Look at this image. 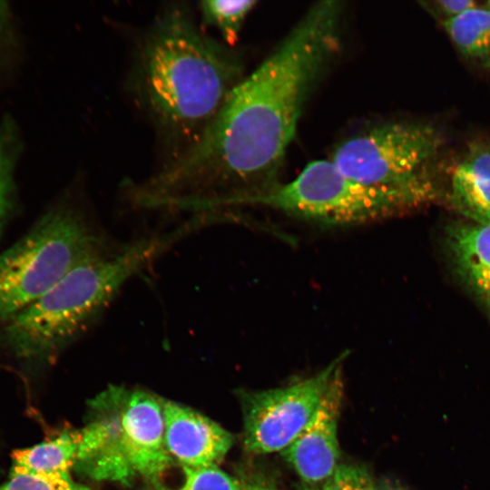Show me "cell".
I'll use <instances>...</instances> for the list:
<instances>
[{
    "instance_id": "1",
    "label": "cell",
    "mask_w": 490,
    "mask_h": 490,
    "mask_svg": "<svg viewBox=\"0 0 490 490\" xmlns=\"http://www.w3.org/2000/svg\"><path fill=\"white\" fill-rule=\"evenodd\" d=\"M345 7L311 5L276 48L238 83L199 142L142 181L138 209L222 215L277 186L310 95L342 44Z\"/></svg>"
},
{
    "instance_id": "2",
    "label": "cell",
    "mask_w": 490,
    "mask_h": 490,
    "mask_svg": "<svg viewBox=\"0 0 490 490\" xmlns=\"http://www.w3.org/2000/svg\"><path fill=\"white\" fill-rule=\"evenodd\" d=\"M244 76L236 50L207 34L185 3L160 10L139 41L128 84L163 149L162 168L199 142Z\"/></svg>"
},
{
    "instance_id": "3",
    "label": "cell",
    "mask_w": 490,
    "mask_h": 490,
    "mask_svg": "<svg viewBox=\"0 0 490 490\" xmlns=\"http://www.w3.org/2000/svg\"><path fill=\"white\" fill-rule=\"evenodd\" d=\"M196 231L185 220L104 250L69 271L39 299L0 326V349L25 367L48 364L83 337L125 283Z\"/></svg>"
},
{
    "instance_id": "4",
    "label": "cell",
    "mask_w": 490,
    "mask_h": 490,
    "mask_svg": "<svg viewBox=\"0 0 490 490\" xmlns=\"http://www.w3.org/2000/svg\"><path fill=\"white\" fill-rule=\"evenodd\" d=\"M113 243L83 205L60 202L0 254V326Z\"/></svg>"
},
{
    "instance_id": "5",
    "label": "cell",
    "mask_w": 490,
    "mask_h": 490,
    "mask_svg": "<svg viewBox=\"0 0 490 490\" xmlns=\"http://www.w3.org/2000/svg\"><path fill=\"white\" fill-rule=\"evenodd\" d=\"M441 145L439 132L430 124L383 122L342 140L329 160L348 177L414 210L435 196L430 167Z\"/></svg>"
},
{
    "instance_id": "6",
    "label": "cell",
    "mask_w": 490,
    "mask_h": 490,
    "mask_svg": "<svg viewBox=\"0 0 490 490\" xmlns=\"http://www.w3.org/2000/svg\"><path fill=\"white\" fill-rule=\"evenodd\" d=\"M250 205L328 226L363 225L412 211L401 199L348 177L329 159L309 162Z\"/></svg>"
},
{
    "instance_id": "7",
    "label": "cell",
    "mask_w": 490,
    "mask_h": 490,
    "mask_svg": "<svg viewBox=\"0 0 490 490\" xmlns=\"http://www.w3.org/2000/svg\"><path fill=\"white\" fill-rule=\"evenodd\" d=\"M347 357L343 352L317 374L285 387L241 391L245 449L256 455L285 450L312 418Z\"/></svg>"
},
{
    "instance_id": "8",
    "label": "cell",
    "mask_w": 490,
    "mask_h": 490,
    "mask_svg": "<svg viewBox=\"0 0 490 490\" xmlns=\"http://www.w3.org/2000/svg\"><path fill=\"white\" fill-rule=\"evenodd\" d=\"M124 387L110 386L90 401V417L80 429L73 470L94 481L129 485L137 476L126 450L122 423Z\"/></svg>"
},
{
    "instance_id": "9",
    "label": "cell",
    "mask_w": 490,
    "mask_h": 490,
    "mask_svg": "<svg viewBox=\"0 0 490 490\" xmlns=\"http://www.w3.org/2000/svg\"><path fill=\"white\" fill-rule=\"evenodd\" d=\"M343 365L336 371L310 421L282 451L307 486L324 483L339 466L338 420L344 398Z\"/></svg>"
},
{
    "instance_id": "10",
    "label": "cell",
    "mask_w": 490,
    "mask_h": 490,
    "mask_svg": "<svg viewBox=\"0 0 490 490\" xmlns=\"http://www.w3.org/2000/svg\"><path fill=\"white\" fill-rule=\"evenodd\" d=\"M122 423L130 463L137 475L152 483L173 465L165 443L162 400L140 389L124 387Z\"/></svg>"
},
{
    "instance_id": "11",
    "label": "cell",
    "mask_w": 490,
    "mask_h": 490,
    "mask_svg": "<svg viewBox=\"0 0 490 490\" xmlns=\"http://www.w3.org/2000/svg\"><path fill=\"white\" fill-rule=\"evenodd\" d=\"M161 400L166 447L173 460L189 467L218 466L232 446V435L191 407Z\"/></svg>"
},
{
    "instance_id": "12",
    "label": "cell",
    "mask_w": 490,
    "mask_h": 490,
    "mask_svg": "<svg viewBox=\"0 0 490 490\" xmlns=\"http://www.w3.org/2000/svg\"><path fill=\"white\" fill-rule=\"evenodd\" d=\"M446 240L457 273L490 310V223L454 224Z\"/></svg>"
},
{
    "instance_id": "13",
    "label": "cell",
    "mask_w": 490,
    "mask_h": 490,
    "mask_svg": "<svg viewBox=\"0 0 490 490\" xmlns=\"http://www.w3.org/2000/svg\"><path fill=\"white\" fill-rule=\"evenodd\" d=\"M450 201L465 216L485 223L490 212V143L475 142L455 167Z\"/></svg>"
},
{
    "instance_id": "14",
    "label": "cell",
    "mask_w": 490,
    "mask_h": 490,
    "mask_svg": "<svg viewBox=\"0 0 490 490\" xmlns=\"http://www.w3.org/2000/svg\"><path fill=\"white\" fill-rule=\"evenodd\" d=\"M80 439V429L66 431L53 439L14 451L10 475L71 476Z\"/></svg>"
},
{
    "instance_id": "15",
    "label": "cell",
    "mask_w": 490,
    "mask_h": 490,
    "mask_svg": "<svg viewBox=\"0 0 490 490\" xmlns=\"http://www.w3.org/2000/svg\"><path fill=\"white\" fill-rule=\"evenodd\" d=\"M442 24L465 58L483 68H490V1Z\"/></svg>"
},
{
    "instance_id": "16",
    "label": "cell",
    "mask_w": 490,
    "mask_h": 490,
    "mask_svg": "<svg viewBox=\"0 0 490 490\" xmlns=\"http://www.w3.org/2000/svg\"><path fill=\"white\" fill-rule=\"evenodd\" d=\"M258 4L255 0H205L199 3L201 27H213L222 43L233 47L248 15Z\"/></svg>"
},
{
    "instance_id": "17",
    "label": "cell",
    "mask_w": 490,
    "mask_h": 490,
    "mask_svg": "<svg viewBox=\"0 0 490 490\" xmlns=\"http://www.w3.org/2000/svg\"><path fill=\"white\" fill-rule=\"evenodd\" d=\"M182 481L177 486L153 482L156 490H243L242 482L222 471L218 466H181Z\"/></svg>"
},
{
    "instance_id": "18",
    "label": "cell",
    "mask_w": 490,
    "mask_h": 490,
    "mask_svg": "<svg viewBox=\"0 0 490 490\" xmlns=\"http://www.w3.org/2000/svg\"><path fill=\"white\" fill-rule=\"evenodd\" d=\"M302 490H380L366 468L355 465H339L334 474L316 486Z\"/></svg>"
},
{
    "instance_id": "19",
    "label": "cell",
    "mask_w": 490,
    "mask_h": 490,
    "mask_svg": "<svg viewBox=\"0 0 490 490\" xmlns=\"http://www.w3.org/2000/svg\"><path fill=\"white\" fill-rule=\"evenodd\" d=\"M0 490H93L74 482L72 476L15 474L0 485Z\"/></svg>"
},
{
    "instance_id": "20",
    "label": "cell",
    "mask_w": 490,
    "mask_h": 490,
    "mask_svg": "<svg viewBox=\"0 0 490 490\" xmlns=\"http://www.w3.org/2000/svg\"><path fill=\"white\" fill-rule=\"evenodd\" d=\"M423 5L429 13L437 16L443 23L479 5L480 3L474 0H437L424 2Z\"/></svg>"
},
{
    "instance_id": "21",
    "label": "cell",
    "mask_w": 490,
    "mask_h": 490,
    "mask_svg": "<svg viewBox=\"0 0 490 490\" xmlns=\"http://www.w3.org/2000/svg\"><path fill=\"white\" fill-rule=\"evenodd\" d=\"M11 181L7 161L0 145V238L11 211Z\"/></svg>"
},
{
    "instance_id": "22",
    "label": "cell",
    "mask_w": 490,
    "mask_h": 490,
    "mask_svg": "<svg viewBox=\"0 0 490 490\" xmlns=\"http://www.w3.org/2000/svg\"><path fill=\"white\" fill-rule=\"evenodd\" d=\"M243 490H279L274 485L258 479L241 481Z\"/></svg>"
},
{
    "instance_id": "23",
    "label": "cell",
    "mask_w": 490,
    "mask_h": 490,
    "mask_svg": "<svg viewBox=\"0 0 490 490\" xmlns=\"http://www.w3.org/2000/svg\"><path fill=\"white\" fill-rule=\"evenodd\" d=\"M380 490H405L402 486L396 483L386 481L380 486Z\"/></svg>"
},
{
    "instance_id": "24",
    "label": "cell",
    "mask_w": 490,
    "mask_h": 490,
    "mask_svg": "<svg viewBox=\"0 0 490 490\" xmlns=\"http://www.w3.org/2000/svg\"><path fill=\"white\" fill-rule=\"evenodd\" d=\"M485 223H490V212H489V215L487 217V220H486V222Z\"/></svg>"
}]
</instances>
